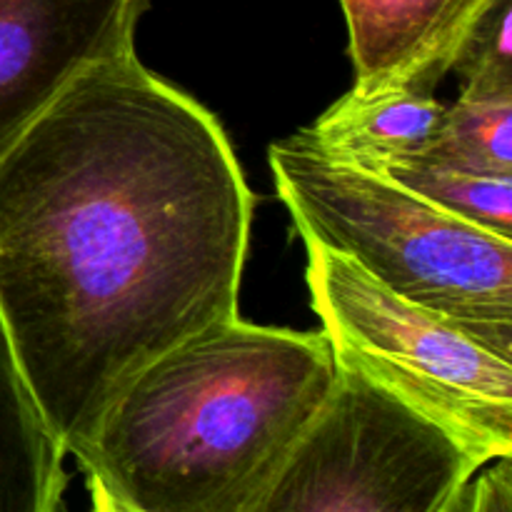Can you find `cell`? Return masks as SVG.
<instances>
[{
  "label": "cell",
  "instance_id": "9c48e42d",
  "mask_svg": "<svg viewBox=\"0 0 512 512\" xmlns=\"http://www.w3.org/2000/svg\"><path fill=\"white\" fill-rule=\"evenodd\" d=\"M445 105L433 95L348 93L330 105L313 128L305 130L323 153L365 165L390 155L420 153L438 135Z\"/></svg>",
  "mask_w": 512,
  "mask_h": 512
},
{
  "label": "cell",
  "instance_id": "52a82bcc",
  "mask_svg": "<svg viewBox=\"0 0 512 512\" xmlns=\"http://www.w3.org/2000/svg\"><path fill=\"white\" fill-rule=\"evenodd\" d=\"M495 0H340L353 93L430 95Z\"/></svg>",
  "mask_w": 512,
  "mask_h": 512
},
{
  "label": "cell",
  "instance_id": "277c9868",
  "mask_svg": "<svg viewBox=\"0 0 512 512\" xmlns=\"http://www.w3.org/2000/svg\"><path fill=\"white\" fill-rule=\"evenodd\" d=\"M305 283L335 363L358 370L485 465L512 455V355L408 303L353 260L303 240Z\"/></svg>",
  "mask_w": 512,
  "mask_h": 512
},
{
  "label": "cell",
  "instance_id": "5bb4252c",
  "mask_svg": "<svg viewBox=\"0 0 512 512\" xmlns=\"http://www.w3.org/2000/svg\"><path fill=\"white\" fill-rule=\"evenodd\" d=\"M85 485H88V495H90V512H135L125 505H120L98 480L85 478Z\"/></svg>",
  "mask_w": 512,
  "mask_h": 512
},
{
  "label": "cell",
  "instance_id": "5b68a950",
  "mask_svg": "<svg viewBox=\"0 0 512 512\" xmlns=\"http://www.w3.org/2000/svg\"><path fill=\"white\" fill-rule=\"evenodd\" d=\"M483 465L448 430L338 365L330 398L243 512H463Z\"/></svg>",
  "mask_w": 512,
  "mask_h": 512
},
{
  "label": "cell",
  "instance_id": "ba28073f",
  "mask_svg": "<svg viewBox=\"0 0 512 512\" xmlns=\"http://www.w3.org/2000/svg\"><path fill=\"white\" fill-rule=\"evenodd\" d=\"M65 455L0 320V512H63Z\"/></svg>",
  "mask_w": 512,
  "mask_h": 512
},
{
  "label": "cell",
  "instance_id": "6da1fadb",
  "mask_svg": "<svg viewBox=\"0 0 512 512\" xmlns=\"http://www.w3.org/2000/svg\"><path fill=\"white\" fill-rule=\"evenodd\" d=\"M253 203L218 118L135 53L0 158V320L65 453L143 365L238 315Z\"/></svg>",
  "mask_w": 512,
  "mask_h": 512
},
{
  "label": "cell",
  "instance_id": "8fae6325",
  "mask_svg": "<svg viewBox=\"0 0 512 512\" xmlns=\"http://www.w3.org/2000/svg\"><path fill=\"white\" fill-rule=\"evenodd\" d=\"M420 153L473 173L512 175V90L465 85Z\"/></svg>",
  "mask_w": 512,
  "mask_h": 512
},
{
  "label": "cell",
  "instance_id": "30bf717a",
  "mask_svg": "<svg viewBox=\"0 0 512 512\" xmlns=\"http://www.w3.org/2000/svg\"><path fill=\"white\" fill-rule=\"evenodd\" d=\"M360 168L393 180L455 218L512 238V175L473 173L425 153L390 155Z\"/></svg>",
  "mask_w": 512,
  "mask_h": 512
},
{
  "label": "cell",
  "instance_id": "4fadbf2b",
  "mask_svg": "<svg viewBox=\"0 0 512 512\" xmlns=\"http://www.w3.org/2000/svg\"><path fill=\"white\" fill-rule=\"evenodd\" d=\"M465 512H512V460H493V468L475 478Z\"/></svg>",
  "mask_w": 512,
  "mask_h": 512
},
{
  "label": "cell",
  "instance_id": "7c38bea8",
  "mask_svg": "<svg viewBox=\"0 0 512 512\" xmlns=\"http://www.w3.org/2000/svg\"><path fill=\"white\" fill-rule=\"evenodd\" d=\"M465 85L512 90V0H495L455 58Z\"/></svg>",
  "mask_w": 512,
  "mask_h": 512
},
{
  "label": "cell",
  "instance_id": "7a4b0ae2",
  "mask_svg": "<svg viewBox=\"0 0 512 512\" xmlns=\"http://www.w3.org/2000/svg\"><path fill=\"white\" fill-rule=\"evenodd\" d=\"M335 380L323 333L233 315L143 365L73 458L135 512H243Z\"/></svg>",
  "mask_w": 512,
  "mask_h": 512
},
{
  "label": "cell",
  "instance_id": "3957f363",
  "mask_svg": "<svg viewBox=\"0 0 512 512\" xmlns=\"http://www.w3.org/2000/svg\"><path fill=\"white\" fill-rule=\"evenodd\" d=\"M270 170L300 238L512 355V238L323 153L305 130L270 145Z\"/></svg>",
  "mask_w": 512,
  "mask_h": 512
},
{
  "label": "cell",
  "instance_id": "8992f818",
  "mask_svg": "<svg viewBox=\"0 0 512 512\" xmlns=\"http://www.w3.org/2000/svg\"><path fill=\"white\" fill-rule=\"evenodd\" d=\"M148 0H0V158L78 75L135 53Z\"/></svg>",
  "mask_w": 512,
  "mask_h": 512
}]
</instances>
